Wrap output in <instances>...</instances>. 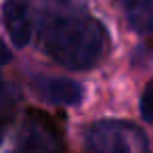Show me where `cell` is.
<instances>
[{
	"label": "cell",
	"instance_id": "obj_6",
	"mask_svg": "<svg viewBox=\"0 0 153 153\" xmlns=\"http://www.w3.org/2000/svg\"><path fill=\"white\" fill-rule=\"evenodd\" d=\"M128 23L143 36L153 34V0H136L128 9Z\"/></svg>",
	"mask_w": 153,
	"mask_h": 153
},
{
	"label": "cell",
	"instance_id": "obj_3",
	"mask_svg": "<svg viewBox=\"0 0 153 153\" xmlns=\"http://www.w3.org/2000/svg\"><path fill=\"white\" fill-rule=\"evenodd\" d=\"M61 147L59 132L51 120L38 111H30L21 122L11 153H57Z\"/></svg>",
	"mask_w": 153,
	"mask_h": 153
},
{
	"label": "cell",
	"instance_id": "obj_5",
	"mask_svg": "<svg viewBox=\"0 0 153 153\" xmlns=\"http://www.w3.org/2000/svg\"><path fill=\"white\" fill-rule=\"evenodd\" d=\"M2 23L11 42L19 48L27 46L32 40V15L25 0H4L2 4Z\"/></svg>",
	"mask_w": 153,
	"mask_h": 153
},
{
	"label": "cell",
	"instance_id": "obj_8",
	"mask_svg": "<svg viewBox=\"0 0 153 153\" xmlns=\"http://www.w3.org/2000/svg\"><path fill=\"white\" fill-rule=\"evenodd\" d=\"M11 61V53L4 48V44L0 42V63H9Z\"/></svg>",
	"mask_w": 153,
	"mask_h": 153
},
{
	"label": "cell",
	"instance_id": "obj_1",
	"mask_svg": "<svg viewBox=\"0 0 153 153\" xmlns=\"http://www.w3.org/2000/svg\"><path fill=\"white\" fill-rule=\"evenodd\" d=\"M38 34L42 48L59 65L74 71L92 69L109 51L105 25L78 0H42Z\"/></svg>",
	"mask_w": 153,
	"mask_h": 153
},
{
	"label": "cell",
	"instance_id": "obj_7",
	"mask_svg": "<svg viewBox=\"0 0 153 153\" xmlns=\"http://www.w3.org/2000/svg\"><path fill=\"white\" fill-rule=\"evenodd\" d=\"M140 115L147 122H153V80L143 90V97H140Z\"/></svg>",
	"mask_w": 153,
	"mask_h": 153
},
{
	"label": "cell",
	"instance_id": "obj_9",
	"mask_svg": "<svg viewBox=\"0 0 153 153\" xmlns=\"http://www.w3.org/2000/svg\"><path fill=\"white\" fill-rule=\"evenodd\" d=\"M117 2H120L122 7H126V9H130V7H132V4L136 2V0H117Z\"/></svg>",
	"mask_w": 153,
	"mask_h": 153
},
{
	"label": "cell",
	"instance_id": "obj_4",
	"mask_svg": "<svg viewBox=\"0 0 153 153\" xmlns=\"http://www.w3.org/2000/svg\"><path fill=\"white\" fill-rule=\"evenodd\" d=\"M34 92L44 101L53 105H78L84 97L82 84L69 78H51V76H36L32 80Z\"/></svg>",
	"mask_w": 153,
	"mask_h": 153
},
{
	"label": "cell",
	"instance_id": "obj_2",
	"mask_svg": "<svg viewBox=\"0 0 153 153\" xmlns=\"http://www.w3.org/2000/svg\"><path fill=\"white\" fill-rule=\"evenodd\" d=\"M84 143L90 153H149V138L132 122L99 120L84 128Z\"/></svg>",
	"mask_w": 153,
	"mask_h": 153
}]
</instances>
